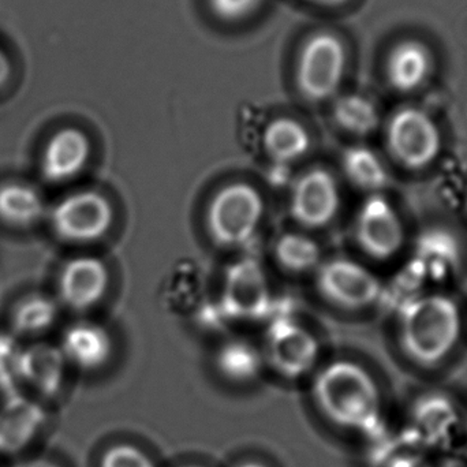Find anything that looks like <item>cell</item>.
<instances>
[{"mask_svg":"<svg viewBox=\"0 0 467 467\" xmlns=\"http://www.w3.org/2000/svg\"><path fill=\"white\" fill-rule=\"evenodd\" d=\"M313 400L337 427L365 430L378 421L380 392L369 372L348 359L331 362L313 380Z\"/></svg>","mask_w":467,"mask_h":467,"instance_id":"cell-1","label":"cell"},{"mask_svg":"<svg viewBox=\"0 0 467 467\" xmlns=\"http://www.w3.org/2000/svg\"><path fill=\"white\" fill-rule=\"evenodd\" d=\"M462 334V313L451 296L428 294L409 302L400 315V346L409 358L433 367L450 356Z\"/></svg>","mask_w":467,"mask_h":467,"instance_id":"cell-2","label":"cell"},{"mask_svg":"<svg viewBox=\"0 0 467 467\" xmlns=\"http://www.w3.org/2000/svg\"><path fill=\"white\" fill-rule=\"evenodd\" d=\"M264 216V202L249 183L223 186L211 200L207 227L211 238L222 247H239L254 236Z\"/></svg>","mask_w":467,"mask_h":467,"instance_id":"cell-3","label":"cell"},{"mask_svg":"<svg viewBox=\"0 0 467 467\" xmlns=\"http://www.w3.org/2000/svg\"><path fill=\"white\" fill-rule=\"evenodd\" d=\"M348 66L345 44L334 33L310 36L299 52L296 87L306 100L323 103L337 95Z\"/></svg>","mask_w":467,"mask_h":467,"instance_id":"cell-4","label":"cell"},{"mask_svg":"<svg viewBox=\"0 0 467 467\" xmlns=\"http://www.w3.org/2000/svg\"><path fill=\"white\" fill-rule=\"evenodd\" d=\"M387 145L395 161L406 169H427L441 155V129L424 109L405 107L387 123Z\"/></svg>","mask_w":467,"mask_h":467,"instance_id":"cell-5","label":"cell"},{"mask_svg":"<svg viewBox=\"0 0 467 467\" xmlns=\"http://www.w3.org/2000/svg\"><path fill=\"white\" fill-rule=\"evenodd\" d=\"M114 210L109 199L95 191L63 197L49 213V223L57 238L68 244H90L111 229Z\"/></svg>","mask_w":467,"mask_h":467,"instance_id":"cell-6","label":"cell"},{"mask_svg":"<svg viewBox=\"0 0 467 467\" xmlns=\"http://www.w3.org/2000/svg\"><path fill=\"white\" fill-rule=\"evenodd\" d=\"M317 290L335 306L359 310L380 298L383 285L369 268L358 261L337 257L318 266Z\"/></svg>","mask_w":467,"mask_h":467,"instance_id":"cell-7","label":"cell"},{"mask_svg":"<svg viewBox=\"0 0 467 467\" xmlns=\"http://www.w3.org/2000/svg\"><path fill=\"white\" fill-rule=\"evenodd\" d=\"M317 339L290 318H277L269 326L264 361L282 378L296 380L312 372L318 359Z\"/></svg>","mask_w":467,"mask_h":467,"instance_id":"cell-8","label":"cell"},{"mask_svg":"<svg viewBox=\"0 0 467 467\" xmlns=\"http://www.w3.org/2000/svg\"><path fill=\"white\" fill-rule=\"evenodd\" d=\"M405 226L389 199L370 194L356 219V239L359 247L376 260H389L405 244Z\"/></svg>","mask_w":467,"mask_h":467,"instance_id":"cell-9","label":"cell"},{"mask_svg":"<svg viewBox=\"0 0 467 467\" xmlns=\"http://www.w3.org/2000/svg\"><path fill=\"white\" fill-rule=\"evenodd\" d=\"M339 185L328 170L316 167L294 182L290 194L291 218L305 229L328 226L340 210Z\"/></svg>","mask_w":467,"mask_h":467,"instance_id":"cell-10","label":"cell"},{"mask_svg":"<svg viewBox=\"0 0 467 467\" xmlns=\"http://www.w3.org/2000/svg\"><path fill=\"white\" fill-rule=\"evenodd\" d=\"M109 272L106 264L92 255L71 258L57 276L59 301L74 312L92 309L106 296Z\"/></svg>","mask_w":467,"mask_h":467,"instance_id":"cell-11","label":"cell"},{"mask_svg":"<svg viewBox=\"0 0 467 467\" xmlns=\"http://www.w3.org/2000/svg\"><path fill=\"white\" fill-rule=\"evenodd\" d=\"M89 158L87 134L76 128L60 129L47 141L41 153V178L51 185H62L81 174Z\"/></svg>","mask_w":467,"mask_h":467,"instance_id":"cell-12","label":"cell"},{"mask_svg":"<svg viewBox=\"0 0 467 467\" xmlns=\"http://www.w3.org/2000/svg\"><path fill=\"white\" fill-rule=\"evenodd\" d=\"M66 364L65 356L57 346L46 342L32 343L19 351V381L32 387L43 397H55L62 389Z\"/></svg>","mask_w":467,"mask_h":467,"instance_id":"cell-13","label":"cell"},{"mask_svg":"<svg viewBox=\"0 0 467 467\" xmlns=\"http://www.w3.org/2000/svg\"><path fill=\"white\" fill-rule=\"evenodd\" d=\"M223 304L234 317H260L268 310V287L258 266L244 263L230 269Z\"/></svg>","mask_w":467,"mask_h":467,"instance_id":"cell-14","label":"cell"},{"mask_svg":"<svg viewBox=\"0 0 467 467\" xmlns=\"http://www.w3.org/2000/svg\"><path fill=\"white\" fill-rule=\"evenodd\" d=\"M46 421L37 403L16 394L10 395L0 408V454H18L26 449Z\"/></svg>","mask_w":467,"mask_h":467,"instance_id":"cell-15","label":"cell"},{"mask_svg":"<svg viewBox=\"0 0 467 467\" xmlns=\"http://www.w3.org/2000/svg\"><path fill=\"white\" fill-rule=\"evenodd\" d=\"M59 348L66 362L92 372L109 362L112 354V339L103 327L84 321L66 329Z\"/></svg>","mask_w":467,"mask_h":467,"instance_id":"cell-16","label":"cell"},{"mask_svg":"<svg viewBox=\"0 0 467 467\" xmlns=\"http://www.w3.org/2000/svg\"><path fill=\"white\" fill-rule=\"evenodd\" d=\"M432 70V57L427 46L416 40L398 44L387 60V77L394 89L410 93L427 81Z\"/></svg>","mask_w":467,"mask_h":467,"instance_id":"cell-17","label":"cell"},{"mask_svg":"<svg viewBox=\"0 0 467 467\" xmlns=\"http://www.w3.org/2000/svg\"><path fill=\"white\" fill-rule=\"evenodd\" d=\"M44 216L46 204L37 189L24 182L0 185V223L11 229L26 230L40 223Z\"/></svg>","mask_w":467,"mask_h":467,"instance_id":"cell-18","label":"cell"},{"mask_svg":"<svg viewBox=\"0 0 467 467\" xmlns=\"http://www.w3.org/2000/svg\"><path fill=\"white\" fill-rule=\"evenodd\" d=\"M264 150L279 166L287 167L301 161L310 150L306 129L293 118H277L268 123L263 136Z\"/></svg>","mask_w":467,"mask_h":467,"instance_id":"cell-19","label":"cell"},{"mask_svg":"<svg viewBox=\"0 0 467 467\" xmlns=\"http://www.w3.org/2000/svg\"><path fill=\"white\" fill-rule=\"evenodd\" d=\"M57 302L46 294L35 293L24 296L14 305L11 312V331L14 337H40L57 323Z\"/></svg>","mask_w":467,"mask_h":467,"instance_id":"cell-20","label":"cell"},{"mask_svg":"<svg viewBox=\"0 0 467 467\" xmlns=\"http://www.w3.org/2000/svg\"><path fill=\"white\" fill-rule=\"evenodd\" d=\"M342 169L348 182L370 194H379L389 182V170L380 156L364 145L348 147L343 152Z\"/></svg>","mask_w":467,"mask_h":467,"instance_id":"cell-21","label":"cell"},{"mask_svg":"<svg viewBox=\"0 0 467 467\" xmlns=\"http://www.w3.org/2000/svg\"><path fill=\"white\" fill-rule=\"evenodd\" d=\"M264 356L247 340L233 339L224 343L215 357L222 378L234 384H247L258 378L264 367Z\"/></svg>","mask_w":467,"mask_h":467,"instance_id":"cell-22","label":"cell"},{"mask_svg":"<svg viewBox=\"0 0 467 467\" xmlns=\"http://www.w3.org/2000/svg\"><path fill=\"white\" fill-rule=\"evenodd\" d=\"M334 119L342 130L357 137L369 136L380 125L378 107L361 95H346L334 106Z\"/></svg>","mask_w":467,"mask_h":467,"instance_id":"cell-23","label":"cell"},{"mask_svg":"<svg viewBox=\"0 0 467 467\" xmlns=\"http://www.w3.org/2000/svg\"><path fill=\"white\" fill-rule=\"evenodd\" d=\"M275 258L291 274H306L320 266V247L305 234L285 233L275 244Z\"/></svg>","mask_w":467,"mask_h":467,"instance_id":"cell-24","label":"cell"},{"mask_svg":"<svg viewBox=\"0 0 467 467\" xmlns=\"http://www.w3.org/2000/svg\"><path fill=\"white\" fill-rule=\"evenodd\" d=\"M21 348L13 334H0V389L8 397L16 394Z\"/></svg>","mask_w":467,"mask_h":467,"instance_id":"cell-25","label":"cell"},{"mask_svg":"<svg viewBox=\"0 0 467 467\" xmlns=\"http://www.w3.org/2000/svg\"><path fill=\"white\" fill-rule=\"evenodd\" d=\"M100 467H158L139 447L117 444L101 457Z\"/></svg>","mask_w":467,"mask_h":467,"instance_id":"cell-26","label":"cell"},{"mask_svg":"<svg viewBox=\"0 0 467 467\" xmlns=\"http://www.w3.org/2000/svg\"><path fill=\"white\" fill-rule=\"evenodd\" d=\"M211 11L222 21L238 22L252 16L264 0H208Z\"/></svg>","mask_w":467,"mask_h":467,"instance_id":"cell-27","label":"cell"},{"mask_svg":"<svg viewBox=\"0 0 467 467\" xmlns=\"http://www.w3.org/2000/svg\"><path fill=\"white\" fill-rule=\"evenodd\" d=\"M11 74V65L5 52L0 49V88L8 81Z\"/></svg>","mask_w":467,"mask_h":467,"instance_id":"cell-28","label":"cell"},{"mask_svg":"<svg viewBox=\"0 0 467 467\" xmlns=\"http://www.w3.org/2000/svg\"><path fill=\"white\" fill-rule=\"evenodd\" d=\"M310 2L316 3V5H328V7H337V5H345L348 0H310Z\"/></svg>","mask_w":467,"mask_h":467,"instance_id":"cell-29","label":"cell"},{"mask_svg":"<svg viewBox=\"0 0 467 467\" xmlns=\"http://www.w3.org/2000/svg\"><path fill=\"white\" fill-rule=\"evenodd\" d=\"M16 467H57L55 463L48 462V461H32V462L22 463Z\"/></svg>","mask_w":467,"mask_h":467,"instance_id":"cell-30","label":"cell"},{"mask_svg":"<svg viewBox=\"0 0 467 467\" xmlns=\"http://www.w3.org/2000/svg\"><path fill=\"white\" fill-rule=\"evenodd\" d=\"M236 467H266V466L263 465V463H260V462H244V463H241V465H238Z\"/></svg>","mask_w":467,"mask_h":467,"instance_id":"cell-31","label":"cell"},{"mask_svg":"<svg viewBox=\"0 0 467 467\" xmlns=\"http://www.w3.org/2000/svg\"><path fill=\"white\" fill-rule=\"evenodd\" d=\"M402 467H425V466H421V465H420V463H419V465H417V463H414V465H411V466H402Z\"/></svg>","mask_w":467,"mask_h":467,"instance_id":"cell-32","label":"cell"},{"mask_svg":"<svg viewBox=\"0 0 467 467\" xmlns=\"http://www.w3.org/2000/svg\"><path fill=\"white\" fill-rule=\"evenodd\" d=\"M182 467H202V466L191 465V466H182Z\"/></svg>","mask_w":467,"mask_h":467,"instance_id":"cell-33","label":"cell"}]
</instances>
